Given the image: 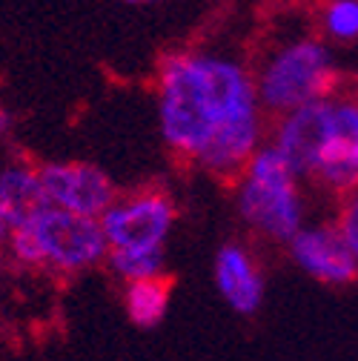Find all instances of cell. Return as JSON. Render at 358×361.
Wrapping results in <instances>:
<instances>
[{"label": "cell", "mask_w": 358, "mask_h": 361, "mask_svg": "<svg viewBox=\"0 0 358 361\" xmlns=\"http://www.w3.org/2000/svg\"><path fill=\"white\" fill-rule=\"evenodd\" d=\"M158 112L166 147L198 161L215 135L258 123V86L235 61L175 52L161 63Z\"/></svg>", "instance_id": "cell-1"}, {"label": "cell", "mask_w": 358, "mask_h": 361, "mask_svg": "<svg viewBox=\"0 0 358 361\" xmlns=\"http://www.w3.org/2000/svg\"><path fill=\"white\" fill-rule=\"evenodd\" d=\"M295 172L276 147L252 155L238 184V212L249 227L273 241H292L301 233V195Z\"/></svg>", "instance_id": "cell-2"}, {"label": "cell", "mask_w": 358, "mask_h": 361, "mask_svg": "<svg viewBox=\"0 0 358 361\" xmlns=\"http://www.w3.org/2000/svg\"><path fill=\"white\" fill-rule=\"evenodd\" d=\"M338 72L330 49L316 37H301L278 49L258 75V101L264 109L290 115L312 101H330Z\"/></svg>", "instance_id": "cell-3"}, {"label": "cell", "mask_w": 358, "mask_h": 361, "mask_svg": "<svg viewBox=\"0 0 358 361\" xmlns=\"http://www.w3.org/2000/svg\"><path fill=\"white\" fill-rule=\"evenodd\" d=\"M29 230L43 252V267L58 273H83L109 258V241L101 218L47 207L29 221Z\"/></svg>", "instance_id": "cell-4"}, {"label": "cell", "mask_w": 358, "mask_h": 361, "mask_svg": "<svg viewBox=\"0 0 358 361\" xmlns=\"http://www.w3.org/2000/svg\"><path fill=\"white\" fill-rule=\"evenodd\" d=\"M175 207L161 190H141L115 201L101 218L109 250H163Z\"/></svg>", "instance_id": "cell-5"}, {"label": "cell", "mask_w": 358, "mask_h": 361, "mask_svg": "<svg viewBox=\"0 0 358 361\" xmlns=\"http://www.w3.org/2000/svg\"><path fill=\"white\" fill-rule=\"evenodd\" d=\"M37 175H40L43 195H47L49 207L55 209L104 218L118 201V190L112 184V178L95 164H83V161L43 164Z\"/></svg>", "instance_id": "cell-6"}, {"label": "cell", "mask_w": 358, "mask_h": 361, "mask_svg": "<svg viewBox=\"0 0 358 361\" xmlns=\"http://www.w3.org/2000/svg\"><path fill=\"white\" fill-rule=\"evenodd\" d=\"M335 101H312L295 112H290L276 135V149L284 155L295 178L316 175L319 155L327 144L330 123H333Z\"/></svg>", "instance_id": "cell-7"}, {"label": "cell", "mask_w": 358, "mask_h": 361, "mask_svg": "<svg viewBox=\"0 0 358 361\" xmlns=\"http://www.w3.org/2000/svg\"><path fill=\"white\" fill-rule=\"evenodd\" d=\"M295 264L324 284H352L358 279V258L347 247L338 227H309L290 241Z\"/></svg>", "instance_id": "cell-8"}, {"label": "cell", "mask_w": 358, "mask_h": 361, "mask_svg": "<svg viewBox=\"0 0 358 361\" xmlns=\"http://www.w3.org/2000/svg\"><path fill=\"white\" fill-rule=\"evenodd\" d=\"M316 178L335 192L358 187V101H335Z\"/></svg>", "instance_id": "cell-9"}, {"label": "cell", "mask_w": 358, "mask_h": 361, "mask_svg": "<svg viewBox=\"0 0 358 361\" xmlns=\"http://www.w3.org/2000/svg\"><path fill=\"white\" fill-rule=\"evenodd\" d=\"M215 284L227 304L241 312L252 315L264 301V279L252 255L241 244H227L215 255Z\"/></svg>", "instance_id": "cell-10"}, {"label": "cell", "mask_w": 358, "mask_h": 361, "mask_svg": "<svg viewBox=\"0 0 358 361\" xmlns=\"http://www.w3.org/2000/svg\"><path fill=\"white\" fill-rule=\"evenodd\" d=\"M49 207L40 187L37 169L29 166H6L0 172V215L9 221L12 233Z\"/></svg>", "instance_id": "cell-11"}, {"label": "cell", "mask_w": 358, "mask_h": 361, "mask_svg": "<svg viewBox=\"0 0 358 361\" xmlns=\"http://www.w3.org/2000/svg\"><path fill=\"white\" fill-rule=\"evenodd\" d=\"M169 295H172V279L163 273L155 279L132 281V284H126V295H123L126 315L132 319V324H138L144 330L158 327L166 315Z\"/></svg>", "instance_id": "cell-12"}, {"label": "cell", "mask_w": 358, "mask_h": 361, "mask_svg": "<svg viewBox=\"0 0 358 361\" xmlns=\"http://www.w3.org/2000/svg\"><path fill=\"white\" fill-rule=\"evenodd\" d=\"M109 267L129 284L155 279L163 267V250H109Z\"/></svg>", "instance_id": "cell-13"}, {"label": "cell", "mask_w": 358, "mask_h": 361, "mask_svg": "<svg viewBox=\"0 0 358 361\" xmlns=\"http://www.w3.org/2000/svg\"><path fill=\"white\" fill-rule=\"evenodd\" d=\"M324 32L335 40H355L358 37V0H327L321 15Z\"/></svg>", "instance_id": "cell-14"}, {"label": "cell", "mask_w": 358, "mask_h": 361, "mask_svg": "<svg viewBox=\"0 0 358 361\" xmlns=\"http://www.w3.org/2000/svg\"><path fill=\"white\" fill-rule=\"evenodd\" d=\"M338 233L344 235L347 247L352 250V255L358 258V195H352L344 209H341V218H338Z\"/></svg>", "instance_id": "cell-15"}, {"label": "cell", "mask_w": 358, "mask_h": 361, "mask_svg": "<svg viewBox=\"0 0 358 361\" xmlns=\"http://www.w3.org/2000/svg\"><path fill=\"white\" fill-rule=\"evenodd\" d=\"M9 235H12V227H9V221H6L4 215H0V244H4V241H9Z\"/></svg>", "instance_id": "cell-16"}, {"label": "cell", "mask_w": 358, "mask_h": 361, "mask_svg": "<svg viewBox=\"0 0 358 361\" xmlns=\"http://www.w3.org/2000/svg\"><path fill=\"white\" fill-rule=\"evenodd\" d=\"M278 6H304V4H312V0H273Z\"/></svg>", "instance_id": "cell-17"}, {"label": "cell", "mask_w": 358, "mask_h": 361, "mask_svg": "<svg viewBox=\"0 0 358 361\" xmlns=\"http://www.w3.org/2000/svg\"><path fill=\"white\" fill-rule=\"evenodd\" d=\"M6 121H9V118H6L4 112H0V129H4V126H6Z\"/></svg>", "instance_id": "cell-18"}, {"label": "cell", "mask_w": 358, "mask_h": 361, "mask_svg": "<svg viewBox=\"0 0 358 361\" xmlns=\"http://www.w3.org/2000/svg\"><path fill=\"white\" fill-rule=\"evenodd\" d=\"M129 4H152V0H129Z\"/></svg>", "instance_id": "cell-19"}]
</instances>
